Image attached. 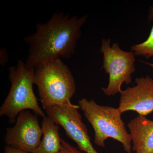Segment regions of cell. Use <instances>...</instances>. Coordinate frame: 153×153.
<instances>
[{"label":"cell","mask_w":153,"mask_h":153,"mask_svg":"<svg viewBox=\"0 0 153 153\" xmlns=\"http://www.w3.org/2000/svg\"><path fill=\"white\" fill-rule=\"evenodd\" d=\"M142 63H145V64H147L148 66H149L153 68V63H149V62H146V61H142Z\"/></svg>","instance_id":"cell-15"},{"label":"cell","mask_w":153,"mask_h":153,"mask_svg":"<svg viewBox=\"0 0 153 153\" xmlns=\"http://www.w3.org/2000/svg\"><path fill=\"white\" fill-rule=\"evenodd\" d=\"M135 83L121 91L118 108L122 113L135 111L146 117L153 112V79L141 76L136 79Z\"/></svg>","instance_id":"cell-8"},{"label":"cell","mask_w":153,"mask_h":153,"mask_svg":"<svg viewBox=\"0 0 153 153\" xmlns=\"http://www.w3.org/2000/svg\"><path fill=\"white\" fill-rule=\"evenodd\" d=\"M110 39L102 41L100 52L103 54V65L109 82L106 87H102V92L108 96L120 94L123 84L132 82V74L136 71L135 55L134 52L122 50L117 43L111 45Z\"/></svg>","instance_id":"cell-5"},{"label":"cell","mask_w":153,"mask_h":153,"mask_svg":"<svg viewBox=\"0 0 153 153\" xmlns=\"http://www.w3.org/2000/svg\"><path fill=\"white\" fill-rule=\"evenodd\" d=\"M136 153H153V120L138 115L127 125Z\"/></svg>","instance_id":"cell-9"},{"label":"cell","mask_w":153,"mask_h":153,"mask_svg":"<svg viewBox=\"0 0 153 153\" xmlns=\"http://www.w3.org/2000/svg\"><path fill=\"white\" fill-rule=\"evenodd\" d=\"M34 83L44 109L70 102L76 91L74 76L61 59L48 61L35 69Z\"/></svg>","instance_id":"cell-3"},{"label":"cell","mask_w":153,"mask_h":153,"mask_svg":"<svg viewBox=\"0 0 153 153\" xmlns=\"http://www.w3.org/2000/svg\"><path fill=\"white\" fill-rule=\"evenodd\" d=\"M153 21V6L151 7L149 10V14L148 16V22L150 23Z\"/></svg>","instance_id":"cell-14"},{"label":"cell","mask_w":153,"mask_h":153,"mask_svg":"<svg viewBox=\"0 0 153 153\" xmlns=\"http://www.w3.org/2000/svg\"><path fill=\"white\" fill-rule=\"evenodd\" d=\"M42 135L37 116L23 111L18 115L15 125L6 129L5 142L7 146L33 153L41 142Z\"/></svg>","instance_id":"cell-7"},{"label":"cell","mask_w":153,"mask_h":153,"mask_svg":"<svg viewBox=\"0 0 153 153\" xmlns=\"http://www.w3.org/2000/svg\"><path fill=\"white\" fill-rule=\"evenodd\" d=\"M87 19V15L70 17L57 13L46 23L37 24L36 32L25 39L30 47L27 66L36 69L48 61L72 57Z\"/></svg>","instance_id":"cell-1"},{"label":"cell","mask_w":153,"mask_h":153,"mask_svg":"<svg viewBox=\"0 0 153 153\" xmlns=\"http://www.w3.org/2000/svg\"><path fill=\"white\" fill-rule=\"evenodd\" d=\"M131 49L136 56L147 59L153 57V26L147 39L143 43L132 46Z\"/></svg>","instance_id":"cell-11"},{"label":"cell","mask_w":153,"mask_h":153,"mask_svg":"<svg viewBox=\"0 0 153 153\" xmlns=\"http://www.w3.org/2000/svg\"><path fill=\"white\" fill-rule=\"evenodd\" d=\"M79 105L68 103L55 105L44 108L47 115L64 128L67 136L74 141L80 151L99 153L91 142L86 125L82 122Z\"/></svg>","instance_id":"cell-6"},{"label":"cell","mask_w":153,"mask_h":153,"mask_svg":"<svg viewBox=\"0 0 153 153\" xmlns=\"http://www.w3.org/2000/svg\"><path fill=\"white\" fill-rule=\"evenodd\" d=\"M4 153H30L21 150L11 146H7L4 149Z\"/></svg>","instance_id":"cell-13"},{"label":"cell","mask_w":153,"mask_h":153,"mask_svg":"<svg viewBox=\"0 0 153 153\" xmlns=\"http://www.w3.org/2000/svg\"><path fill=\"white\" fill-rule=\"evenodd\" d=\"M59 153H82L65 140L62 139L61 147Z\"/></svg>","instance_id":"cell-12"},{"label":"cell","mask_w":153,"mask_h":153,"mask_svg":"<svg viewBox=\"0 0 153 153\" xmlns=\"http://www.w3.org/2000/svg\"><path fill=\"white\" fill-rule=\"evenodd\" d=\"M9 79L11 88L7 96L0 108V116H6L9 122L16 121L19 114L23 111L32 110L36 114L46 115L38 104L33 90L35 69L19 60L16 66L9 68Z\"/></svg>","instance_id":"cell-4"},{"label":"cell","mask_w":153,"mask_h":153,"mask_svg":"<svg viewBox=\"0 0 153 153\" xmlns=\"http://www.w3.org/2000/svg\"><path fill=\"white\" fill-rule=\"evenodd\" d=\"M41 129L43 139L33 153H59L62 139L59 133V126L47 116L42 120Z\"/></svg>","instance_id":"cell-10"},{"label":"cell","mask_w":153,"mask_h":153,"mask_svg":"<svg viewBox=\"0 0 153 153\" xmlns=\"http://www.w3.org/2000/svg\"><path fill=\"white\" fill-rule=\"evenodd\" d=\"M78 103L79 109L93 128L94 143L97 146L104 147L105 140L111 138L121 143L126 152L131 153L130 135L119 108L100 105L93 100L85 98L79 100Z\"/></svg>","instance_id":"cell-2"}]
</instances>
